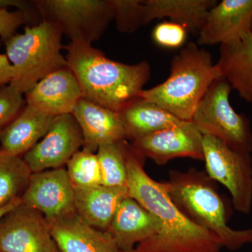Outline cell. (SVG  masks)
Wrapping results in <instances>:
<instances>
[{
  "mask_svg": "<svg viewBox=\"0 0 252 252\" xmlns=\"http://www.w3.org/2000/svg\"><path fill=\"white\" fill-rule=\"evenodd\" d=\"M204 160L209 178L229 190L237 211L248 214L252 205V158L212 136L203 137Z\"/></svg>",
  "mask_w": 252,
  "mask_h": 252,
  "instance_id": "cell-8",
  "label": "cell"
},
{
  "mask_svg": "<svg viewBox=\"0 0 252 252\" xmlns=\"http://www.w3.org/2000/svg\"><path fill=\"white\" fill-rule=\"evenodd\" d=\"M23 94L9 84L0 87V133L23 110Z\"/></svg>",
  "mask_w": 252,
  "mask_h": 252,
  "instance_id": "cell-27",
  "label": "cell"
},
{
  "mask_svg": "<svg viewBox=\"0 0 252 252\" xmlns=\"http://www.w3.org/2000/svg\"><path fill=\"white\" fill-rule=\"evenodd\" d=\"M220 53L221 77L242 99L252 102V32L238 42L220 45Z\"/></svg>",
  "mask_w": 252,
  "mask_h": 252,
  "instance_id": "cell-20",
  "label": "cell"
},
{
  "mask_svg": "<svg viewBox=\"0 0 252 252\" xmlns=\"http://www.w3.org/2000/svg\"><path fill=\"white\" fill-rule=\"evenodd\" d=\"M63 36L52 24L41 21L4 41L6 56L14 69L9 84L26 94L51 73L69 67L62 53Z\"/></svg>",
  "mask_w": 252,
  "mask_h": 252,
  "instance_id": "cell-5",
  "label": "cell"
},
{
  "mask_svg": "<svg viewBox=\"0 0 252 252\" xmlns=\"http://www.w3.org/2000/svg\"><path fill=\"white\" fill-rule=\"evenodd\" d=\"M21 203V198L16 199V200L13 201L12 203L9 204V205H6V206L0 207V220L2 219V217L4 216L8 212L12 210L14 207L17 206Z\"/></svg>",
  "mask_w": 252,
  "mask_h": 252,
  "instance_id": "cell-32",
  "label": "cell"
},
{
  "mask_svg": "<svg viewBox=\"0 0 252 252\" xmlns=\"http://www.w3.org/2000/svg\"><path fill=\"white\" fill-rule=\"evenodd\" d=\"M72 114L80 127L82 149L95 153L100 146L127 139L125 128L117 112L81 98Z\"/></svg>",
  "mask_w": 252,
  "mask_h": 252,
  "instance_id": "cell-16",
  "label": "cell"
},
{
  "mask_svg": "<svg viewBox=\"0 0 252 252\" xmlns=\"http://www.w3.org/2000/svg\"><path fill=\"white\" fill-rule=\"evenodd\" d=\"M14 77V69L6 54H0V87L11 83Z\"/></svg>",
  "mask_w": 252,
  "mask_h": 252,
  "instance_id": "cell-30",
  "label": "cell"
},
{
  "mask_svg": "<svg viewBox=\"0 0 252 252\" xmlns=\"http://www.w3.org/2000/svg\"><path fill=\"white\" fill-rule=\"evenodd\" d=\"M64 50L84 98L114 112L139 97L150 78V66L146 61L133 64L117 62L81 42L70 41Z\"/></svg>",
  "mask_w": 252,
  "mask_h": 252,
  "instance_id": "cell-2",
  "label": "cell"
},
{
  "mask_svg": "<svg viewBox=\"0 0 252 252\" xmlns=\"http://www.w3.org/2000/svg\"><path fill=\"white\" fill-rule=\"evenodd\" d=\"M252 0H223L210 9L199 32L200 45H227L251 32Z\"/></svg>",
  "mask_w": 252,
  "mask_h": 252,
  "instance_id": "cell-13",
  "label": "cell"
},
{
  "mask_svg": "<svg viewBox=\"0 0 252 252\" xmlns=\"http://www.w3.org/2000/svg\"><path fill=\"white\" fill-rule=\"evenodd\" d=\"M82 133L72 114L54 118L44 137L23 157L32 173L60 168L80 150Z\"/></svg>",
  "mask_w": 252,
  "mask_h": 252,
  "instance_id": "cell-10",
  "label": "cell"
},
{
  "mask_svg": "<svg viewBox=\"0 0 252 252\" xmlns=\"http://www.w3.org/2000/svg\"><path fill=\"white\" fill-rule=\"evenodd\" d=\"M187 36V28L172 21L159 23L152 32L154 41L167 49H177L183 46Z\"/></svg>",
  "mask_w": 252,
  "mask_h": 252,
  "instance_id": "cell-28",
  "label": "cell"
},
{
  "mask_svg": "<svg viewBox=\"0 0 252 252\" xmlns=\"http://www.w3.org/2000/svg\"><path fill=\"white\" fill-rule=\"evenodd\" d=\"M59 252H60L59 250Z\"/></svg>",
  "mask_w": 252,
  "mask_h": 252,
  "instance_id": "cell-35",
  "label": "cell"
},
{
  "mask_svg": "<svg viewBox=\"0 0 252 252\" xmlns=\"http://www.w3.org/2000/svg\"><path fill=\"white\" fill-rule=\"evenodd\" d=\"M0 252H59L45 217L21 203L0 220Z\"/></svg>",
  "mask_w": 252,
  "mask_h": 252,
  "instance_id": "cell-9",
  "label": "cell"
},
{
  "mask_svg": "<svg viewBox=\"0 0 252 252\" xmlns=\"http://www.w3.org/2000/svg\"><path fill=\"white\" fill-rule=\"evenodd\" d=\"M21 200L47 220L75 212V188L64 167L32 173Z\"/></svg>",
  "mask_w": 252,
  "mask_h": 252,
  "instance_id": "cell-11",
  "label": "cell"
},
{
  "mask_svg": "<svg viewBox=\"0 0 252 252\" xmlns=\"http://www.w3.org/2000/svg\"><path fill=\"white\" fill-rule=\"evenodd\" d=\"M118 31L134 32L146 26L144 0H110Z\"/></svg>",
  "mask_w": 252,
  "mask_h": 252,
  "instance_id": "cell-26",
  "label": "cell"
},
{
  "mask_svg": "<svg viewBox=\"0 0 252 252\" xmlns=\"http://www.w3.org/2000/svg\"><path fill=\"white\" fill-rule=\"evenodd\" d=\"M25 94L28 105L54 117L72 114L84 97L77 79L69 67L51 73Z\"/></svg>",
  "mask_w": 252,
  "mask_h": 252,
  "instance_id": "cell-14",
  "label": "cell"
},
{
  "mask_svg": "<svg viewBox=\"0 0 252 252\" xmlns=\"http://www.w3.org/2000/svg\"><path fill=\"white\" fill-rule=\"evenodd\" d=\"M127 197V187L75 189V212L91 226L107 230L118 207Z\"/></svg>",
  "mask_w": 252,
  "mask_h": 252,
  "instance_id": "cell-19",
  "label": "cell"
},
{
  "mask_svg": "<svg viewBox=\"0 0 252 252\" xmlns=\"http://www.w3.org/2000/svg\"><path fill=\"white\" fill-rule=\"evenodd\" d=\"M16 7L18 10L29 13V5L27 1L21 0H0V9Z\"/></svg>",
  "mask_w": 252,
  "mask_h": 252,
  "instance_id": "cell-31",
  "label": "cell"
},
{
  "mask_svg": "<svg viewBox=\"0 0 252 252\" xmlns=\"http://www.w3.org/2000/svg\"><path fill=\"white\" fill-rule=\"evenodd\" d=\"M231 90L225 78L214 81L195 109L191 122L203 136L216 137L233 150L251 154L250 122L232 107L229 102Z\"/></svg>",
  "mask_w": 252,
  "mask_h": 252,
  "instance_id": "cell-6",
  "label": "cell"
},
{
  "mask_svg": "<svg viewBox=\"0 0 252 252\" xmlns=\"http://www.w3.org/2000/svg\"><path fill=\"white\" fill-rule=\"evenodd\" d=\"M251 31L252 32V24H251Z\"/></svg>",
  "mask_w": 252,
  "mask_h": 252,
  "instance_id": "cell-33",
  "label": "cell"
},
{
  "mask_svg": "<svg viewBox=\"0 0 252 252\" xmlns=\"http://www.w3.org/2000/svg\"><path fill=\"white\" fill-rule=\"evenodd\" d=\"M208 178L196 172H175L165 185L172 201L181 211L216 234L223 248L238 250L245 244L252 243V228L235 230L227 225L224 204Z\"/></svg>",
  "mask_w": 252,
  "mask_h": 252,
  "instance_id": "cell-4",
  "label": "cell"
},
{
  "mask_svg": "<svg viewBox=\"0 0 252 252\" xmlns=\"http://www.w3.org/2000/svg\"><path fill=\"white\" fill-rule=\"evenodd\" d=\"M158 219L135 199L127 197L118 207L108 228L122 252L134 251L136 246L157 235Z\"/></svg>",
  "mask_w": 252,
  "mask_h": 252,
  "instance_id": "cell-17",
  "label": "cell"
},
{
  "mask_svg": "<svg viewBox=\"0 0 252 252\" xmlns=\"http://www.w3.org/2000/svg\"><path fill=\"white\" fill-rule=\"evenodd\" d=\"M126 140L104 144L96 154L102 173V185L109 187H126L127 185V151Z\"/></svg>",
  "mask_w": 252,
  "mask_h": 252,
  "instance_id": "cell-24",
  "label": "cell"
},
{
  "mask_svg": "<svg viewBox=\"0 0 252 252\" xmlns=\"http://www.w3.org/2000/svg\"><path fill=\"white\" fill-rule=\"evenodd\" d=\"M34 4L41 21L52 24L71 42L92 45L114 20L110 0H37Z\"/></svg>",
  "mask_w": 252,
  "mask_h": 252,
  "instance_id": "cell-7",
  "label": "cell"
},
{
  "mask_svg": "<svg viewBox=\"0 0 252 252\" xmlns=\"http://www.w3.org/2000/svg\"><path fill=\"white\" fill-rule=\"evenodd\" d=\"M31 175L22 157L0 152V207L21 198Z\"/></svg>",
  "mask_w": 252,
  "mask_h": 252,
  "instance_id": "cell-23",
  "label": "cell"
},
{
  "mask_svg": "<svg viewBox=\"0 0 252 252\" xmlns=\"http://www.w3.org/2000/svg\"><path fill=\"white\" fill-rule=\"evenodd\" d=\"M217 2L216 0H144L145 24L168 18L187 29L200 32L209 11Z\"/></svg>",
  "mask_w": 252,
  "mask_h": 252,
  "instance_id": "cell-22",
  "label": "cell"
},
{
  "mask_svg": "<svg viewBox=\"0 0 252 252\" xmlns=\"http://www.w3.org/2000/svg\"><path fill=\"white\" fill-rule=\"evenodd\" d=\"M203 135L191 122L157 131L132 142V147L141 157L165 165L177 158L204 160Z\"/></svg>",
  "mask_w": 252,
  "mask_h": 252,
  "instance_id": "cell-12",
  "label": "cell"
},
{
  "mask_svg": "<svg viewBox=\"0 0 252 252\" xmlns=\"http://www.w3.org/2000/svg\"><path fill=\"white\" fill-rule=\"evenodd\" d=\"M55 117L26 104L0 133V152L24 156L44 137Z\"/></svg>",
  "mask_w": 252,
  "mask_h": 252,
  "instance_id": "cell-18",
  "label": "cell"
},
{
  "mask_svg": "<svg viewBox=\"0 0 252 252\" xmlns=\"http://www.w3.org/2000/svg\"><path fill=\"white\" fill-rule=\"evenodd\" d=\"M67 175L75 189L102 185V173L97 154L82 149L66 164Z\"/></svg>",
  "mask_w": 252,
  "mask_h": 252,
  "instance_id": "cell-25",
  "label": "cell"
},
{
  "mask_svg": "<svg viewBox=\"0 0 252 252\" xmlns=\"http://www.w3.org/2000/svg\"><path fill=\"white\" fill-rule=\"evenodd\" d=\"M117 114L125 128L127 139L132 142L185 122L141 97L126 104Z\"/></svg>",
  "mask_w": 252,
  "mask_h": 252,
  "instance_id": "cell-21",
  "label": "cell"
},
{
  "mask_svg": "<svg viewBox=\"0 0 252 252\" xmlns=\"http://www.w3.org/2000/svg\"><path fill=\"white\" fill-rule=\"evenodd\" d=\"M29 13L17 10L11 11L9 9H0V37L6 41L15 34L18 28L29 22Z\"/></svg>",
  "mask_w": 252,
  "mask_h": 252,
  "instance_id": "cell-29",
  "label": "cell"
},
{
  "mask_svg": "<svg viewBox=\"0 0 252 252\" xmlns=\"http://www.w3.org/2000/svg\"><path fill=\"white\" fill-rule=\"evenodd\" d=\"M47 221L60 252H122L108 230L91 226L76 212Z\"/></svg>",
  "mask_w": 252,
  "mask_h": 252,
  "instance_id": "cell-15",
  "label": "cell"
},
{
  "mask_svg": "<svg viewBox=\"0 0 252 252\" xmlns=\"http://www.w3.org/2000/svg\"><path fill=\"white\" fill-rule=\"evenodd\" d=\"M144 157L128 145V195L158 219L160 229L136 246L134 252H220V238L189 218L172 201L165 183L151 178L144 170Z\"/></svg>",
  "mask_w": 252,
  "mask_h": 252,
  "instance_id": "cell-1",
  "label": "cell"
},
{
  "mask_svg": "<svg viewBox=\"0 0 252 252\" xmlns=\"http://www.w3.org/2000/svg\"><path fill=\"white\" fill-rule=\"evenodd\" d=\"M166 80L144 90L139 97L157 104L177 119L191 122L194 112L214 81L221 77L211 55L189 43L172 59Z\"/></svg>",
  "mask_w": 252,
  "mask_h": 252,
  "instance_id": "cell-3",
  "label": "cell"
},
{
  "mask_svg": "<svg viewBox=\"0 0 252 252\" xmlns=\"http://www.w3.org/2000/svg\"><path fill=\"white\" fill-rule=\"evenodd\" d=\"M133 252V251H132V252Z\"/></svg>",
  "mask_w": 252,
  "mask_h": 252,
  "instance_id": "cell-34",
  "label": "cell"
}]
</instances>
